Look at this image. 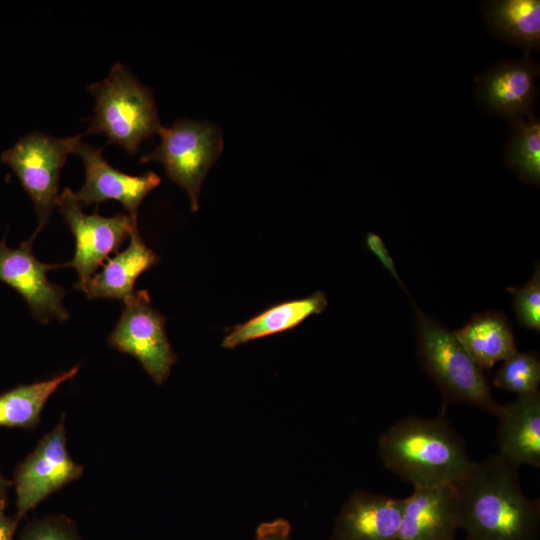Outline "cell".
Masks as SVG:
<instances>
[{
  "label": "cell",
  "mask_w": 540,
  "mask_h": 540,
  "mask_svg": "<svg viewBox=\"0 0 540 540\" xmlns=\"http://www.w3.org/2000/svg\"><path fill=\"white\" fill-rule=\"evenodd\" d=\"M165 317L151 306L146 290L134 291L108 337V344L136 358L156 384H162L178 361L166 331Z\"/></svg>",
  "instance_id": "8"
},
{
  "label": "cell",
  "mask_w": 540,
  "mask_h": 540,
  "mask_svg": "<svg viewBox=\"0 0 540 540\" xmlns=\"http://www.w3.org/2000/svg\"><path fill=\"white\" fill-rule=\"evenodd\" d=\"M327 305V298L321 291L301 299L276 304L245 323L236 325L224 337L222 347L232 349L249 341L289 330L308 317L322 313Z\"/></svg>",
  "instance_id": "19"
},
{
  "label": "cell",
  "mask_w": 540,
  "mask_h": 540,
  "mask_svg": "<svg viewBox=\"0 0 540 540\" xmlns=\"http://www.w3.org/2000/svg\"><path fill=\"white\" fill-rule=\"evenodd\" d=\"M481 13L502 42L522 48L525 55L540 49L539 0H489L481 5Z\"/></svg>",
  "instance_id": "18"
},
{
  "label": "cell",
  "mask_w": 540,
  "mask_h": 540,
  "mask_svg": "<svg viewBox=\"0 0 540 540\" xmlns=\"http://www.w3.org/2000/svg\"><path fill=\"white\" fill-rule=\"evenodd\" d=\"M66 416L45 434L36 447L14 470L16 514L19 522L43 500L80 478L83 466L76 463L67 449Z\"/></svg>",
  "instance_id": "7"
},
{
  "label": "cell",
  "mask_w": 540,
  "mask_h": 540,
  "mask_svg": "<svg viewBox=\"0 0 540 540\" xmlns=\"http://www.w3.org/2000/svg\"><path fill=\"white\" fill-rule=\"evenodd\" d=\"M460 529L456 485L413 488L402 498L399 540H456Z\"/></svg>",
  "instance_id": "13"
},
{
  "label": "cell",
  "mask_w": 540,
  "mask_h": 540,
  "mask_svg": "<svg viewBox=\"0 0 540 540\" xmlns=\"http://www.w3.org/2000/svg\"><path fill=\"white\" fill-rule=\"evenodd\" d=\"M102 150L81 140L77 142L74 153L83 161L85 180L81 189L74 192L76 201L84 207L116 200L137 219L141 202L161 183L160 177L151 171L140 176L123 173L104 159Z\"/></svg>",
  "instance_id": "12"
},
{
  "label": "cell",
  "mask_w": 540,
  "mask_h": 540,
  "mask_svg": "<svg viewBox=\"0 0 540 540\" xmlns=\"http://www.w3.org/2000/svg\"><path fill=\"white\" fill-rule=\"evenodd\" d=\"M465 540H468V539H465Z\"/></svg>",
  "instance_id": "29"
},
{
  "label": "cell",
  "mask_w": 540,
  "mask_h": 540,
  "mask_svg": "<svg viewBox=\"0 0 540 540\" xmlns=\"http://www.w3.org/2000/svg\"><path fill=\"white\" fill-rule=\"evenodd\" d=\"M12 482L5 478L0 472V503H6V497Z\"/></svg>",
  "instance_id": "28"
},
{
  "label": "cell",
  "mask_w": 540,
  "mask_h": 540,
  "mask_svg": "<svg viewBox=\"0 0 540 540\" xmlns=\"http://www.w3.org/2000/svg\"><path fill=\"white\" fill-rule=\"evenodd\" d=\"M496 418L498 454L517 468H540V391L502 405Z\"/></svg>",
  "instance_id": "15"
},
{
  "label": "cell",
  "mask_w": 540,
  "mask_h": 540,
  "mask_svg": "<svg viewBox=\"0 0 540 540\" xmlns=\"http://www.w3.org/2000/svg\"><path fill=\"white\" fill-rule=\"evenodd\" d=\"M83 134L55 138L33 131L1 154L31 198L39 220L34 235L49 222L58 198L61 169Z\"/></svg>",
  "instance_id": "6"
},
{
  "label": "cell",
  "mask_w": 540,
  "mask_h": 540,
  "mask_svg": "<svg viewBox=\"0 0 540 540\" xmlns=\"http://www.w3.org/2000/svg\"><path fill=\"white\" fill-rule=\"evenodd\" d=\"M504 164L527 184L540 183V122L535 115L509 122Z\"/></svg>",
  "instance_id": "21"
},
{
  "label": "cell",
  "mask_w": 540,
  "mask_h": 540,
  "mask_svg": "<svg viewBox=\"0 0 540 540\" xmlns=\"http://www.w3.org/2000/svg\"><path fill=\"white\" fill-rule=\"evenodd\" d=\"M365 243H366L367 248L372 252V254H374L377 257L379 262L387 269V271L391 274V276L398 282L401 288L410 297V295L407 292L406 287L404 286V283L402 282L396 270L394 260L390 256V253L385 243L382 241L381 237L376 233L368 232L365 238Z\"/></svg>",
  "instance_id": "25"
},
{
  "label": "cell",
  "mask_w": 540,
  "mask_h": 540,
  "mask_svg": "<svg viewBox=\"0 0 540 540\" xmlns=\"http://www.w3.org/2000/svg\"><path fill=\"white\" fill-rule=\"evenodd\" d=\"M445 409L433 418H401L379 437L383 465L413 488L457 485L473 463Z\"/></svg>",
  "instance_id": "2"
},
{
  "label": "cell",
  "mask_w": 540,
  "mask_h": 540,
  "mask_svg": "<svg viewBox=\"0 0 540 540\" xmlns=\"http://www.w3.org/2000/svg\"><path fill=\"white\" fill-rule=\"evenodd\" d=\"M35 238L33 234L15 249L7 246L5 238L0 241V281L22 296L39 322L47 323L51 319L64 322L69 318V312L62 304L65 291L51 283L47 273L65 265L39 261L32 248Z\"/></svg>",
  "instance_id": "10"
},
{
  "label": "cell",
  "mask_w": 540,
  "mask_h": 540,
  "mask_svg": "<svg viewBox=\"0 0 540 540\" xmlns=\"http://www.w3.org/2000/svg\"><path fill=\"white\" fill-rule=\"evenodd\" d=\"M56 206L75 238L74 257L64 265L76 270L79 281L75 288L82 291L103 261L130 238L137 228V219L125 213L111 217L87 215L70 188L58 195Z\"/></svg>",
  "instance_id": "9"
},
{
  "label": "cell",
  "mask_w": 540,
  "mask_h": 540,
  "mask_svg": "<svg viewBox=\"0 0 540 540\" xmlns=\"http://www.w3.org/2000/svg\"><path fill=\"white\" fill-rule=\"evenodd\" d=\"M5 505L0 503V540H12L19 522L5 514Z\"/></svg>",
  "instance_id": "27"
},
{
  "label": "cell",
  "mask_w": 540,
  "mask_h": 540,
  "mask_svg": "<svg viewBox=\"0 0 540 540\" xmlns=\"http://www.w3.org/2000/svg\"><path fill=\"white\" fill-rule=\"evenodd\" d=\"M20 540H83L72 520L64 515H48L32 520Z\"/></svg>",
  "instance_id": "24"
},
{
  "label": "cell",
  "mask_w": 540,
  "mask_h": 540,
  "mask_svg": "<svg viewBox=\"0 0 540 540\" xmlns=\"http://www.w3.org/2000/svg\"><path fill=\"white\" fill-rule=\"evenodd\" d=\"M157 134L160 144L140 162H160L168 178L187 192L191 209L196 212L202 182L223 150L222 132L209 122L184 118L170 127L161 125Z\"/></svg>",
  "instance_id": "5"
},
{
  "label": "cell",
  "mask_w": 540,
  "mask_h": 540,
  "mask_svg": "<svg viewBox=\"0 0 540 540\" xmlns=\"http://www.w3.org/2000/svg\"><path fill=\"white\" fill-rule=\"evenodd\" d=\"M402 499L355 490L343 504L330 540H399Z\"/></svg>",
  "instance_id": "14"
},
{
  "label": "cell",
  "mask_w": 540,
  "mask_h": 540,
  "mask_svg": "<svg viewBox=\"0 0 540 540\" xmlns=\"http://www.w3.org/2000/svg\"><path fill=\"white\" fill-rule=\"evenodd\" d=\"M87 90L96 100L87 133L104 134L107 144H119L130 154L137 152L144 139L158 133L161 124L153 91L121 63Z\"/></svg>",
  "instance_id": "4"
},
{
  "label": "cell",
  "mask_w": 540,
  "mask_h": 540,
  "mask_svg": "<svg viewBox=\"0 0 540 540\" xmlns=\"http://www.w3.org/2000/svg\"><path fill=\"white\" fill-rule=\"evenodd\" d=\"M513 296L516 319L526 329L540 331V268L536 263L533 275L520 288L508 287Z\"/></svg>",
  "instance_id": "23"
},
{
  "label": "cell",
  "mask_w": 540,
  "mask_h": 540,
  "mask_svg": "<svg viewBox=\"0 0 540 540\" xmlns=\"http://www.w3.org/2000/svg\"><path fill=\"white\" fill-rule=\"evenodd\" d=\"M254 540H291L289 522L275 519L261 523L256 529Z\"/></svg>",
  "instance_id": "26"
},
{
  "label": "cell",
  "mask_w": 540,
  "mask_h": 540,
  "mask_svg": "<svg viewBox=\"0 0 540 540\" xmlns=\"http://www.w3.org/2000/svg\"><path fill=\"white\" fill-rule=\"evenodd\" d=\"M539 64L529 55L504 60L477 75L475 96L488 113L509 122L534 115Z\"/></svg>",
  "instance_id": "11"
},
{
  "label": "cell",
  "mask_w": 540,
  "mask_h": 540,
  "mask_svg": "<svg viewBox=\"0 0 540 540\" xmlns=\"http://www.w3.org/2000/svg\"><path fill=\"white\" fill-rule=\"evenodd\" d=\"M516 466L498 453L472 463L456 485L468 540H538L540 502L522 489Z\"/></svg>",
  "instance_id": "1"
},
{
  "label": "cell",
  "mask_w": 540,
  "mask_h": 540,
  "mask_svg": "<svg viewBox=\"0 0 540 540\" xmlns=\"http://www.w3.org/2000/svg\"><path fill=\"white\" fill-rule=\"evenodd\" d=\"M411 302L416 313L418 360L442 394L443 406L472 404L496 417L502 405L494 399L483 370L453 332Z\"/></svg>",
  "instance_id": "3"
},
{
  "label": "cell",
  "mask_w": 540,
  "mask_h": 540,
  "mask_svg": "<svg viewBox=\"0 0 540 540\" xmlns=\"http://www.w3.org/2000/svg\"><path fill=\"white\" fill-rule=\"evenodd\" d=\"M158 262V256L143 241L138 228L130 235L128 247L107 260L82 290L89 300L108 298L123 302L134 293L138 277Z\"/></svg>",
  "instance_id": "16"
},
{
  "label": "cell",
  "mask_w": 540,
  "mask_h": 540,
  "mask_svg": "<svg viewBox=\"0 0 540 540\" xmlns=\"http://www.w3.org/2000/svg\"><path fill=\"white\" fill-rule=\"evenodd\" d=\"M540 384V360L531 352H515L503 361L493 385L517 396L533 393Z\"/></svg>",
  "instance_id": "22"
},
{
  "label": "cell",
  "mask_w": 540,
  "mask_h": 540,
  "mask_svg": "<svg viewBox=\"0 0 540 540\" xmlns=\"http://www.w3.org/2000/svg\"><path fill=\"white\" fill-rule=\"evenodd\" d=\"M453 333L482 370L490 371L497 362L517 352L513 329L500 311L475 314Z\"/></svg>",
  "instance_id": "17"
},
{
  "label": "cell",
  "mask_w": 540,
  "mask_h": 540,
  "mask_svg": "<svg viewBox=\"0 0 540 540\" xmlns=\"http://www.w3.org/2000/svg\"><path fill=\"white\" fill-rule=\"evenodd\" d=\"M78 371L79 365L49 379L21 384L0 394V427L30 430L38 427L48 399L60 385L75 377Z\"/></svg>",
  "instance_id": "20"
}]
</instances>
